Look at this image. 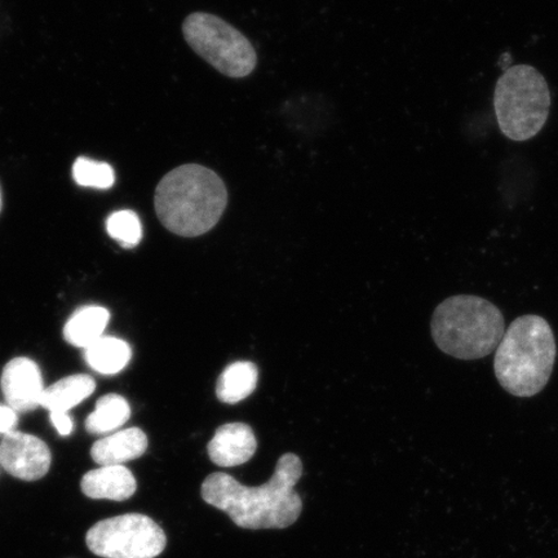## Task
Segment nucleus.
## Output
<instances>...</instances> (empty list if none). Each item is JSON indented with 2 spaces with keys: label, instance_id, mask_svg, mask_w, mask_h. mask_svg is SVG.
I'll use <instances>...</instances> for the list:
<instances>
[{
  "label": "nucleus",
  "instance_id": "nucleus-7",
  "mask_svg": "<svg viewBox=\"0 0 558 558\" xmlns=\"http://www.w3.org/2000/svg\"><path fill=\"white\" fill-rule=\"evenodd\" d=\"M86 544L102 558H156L163 554L167 536L148 515L128 513L95 523Z\"/></svg>",
  "mask_w": 558,
  "mask_h": 558
},
{
  "label": "nucleus",
  "instance_id": "nucleus-5",
  "mask_svg": "<svg viewBox=\"0 0 558 558\" xmlns=\"http://www.w3.org/2000/svg\"><path fill=\"white\" fill-rule=\"evenodd\" d=\"M550 93L546 78L533 66L515 65L497 82L494 109L501 134L512 142H527L546 124Z\"/></svg>",
  "mask_w": 558,
  "mask_h": 558
},
{
  "label": "nucleus",
  "instance_id": "nucleus-21",
  "mask_svg": "<svg viewBox=\"0 0 558 558\" xmlns=\"http://www.w3.org/2000/svg\"><path fill=\"white\" fill-rule=\"evenodd\" d=\"M50 417L53 427L58 429L61 436H69L72 434L74 424L72 417H70L66 413H51Z\"/></svg>",
  "mask_w": 558,
  "mask_h": 558
},
{
  "label": "nucleus",
  "instance_id": "nucleus-17",
  "mask_svg": "<svg viewBox=\"0 0 558 558\" xmlns=\"http://www.w3.org/2000/svg\"><path fill=\"white\" fill-rule=\"evenodd\" d=\"M131 409L120 395H107L96 403L93 414L87 417L86 429L89 435H107L129 422Z\"/></svg>",
  "mask_w": 558,
  "mask_h": 558
},
{
  "label": "nucleus",
  "instance_id": "nucleus-19",
  "mask_svg": "<svg viewBox=\"0 0 558 558\" xmlns=\"http://www.w3.org/2000/svg\"><path fill=\"white\" fill-rule=\"evenodd\" d=\"M107 230L111 239L124 248L136 247L143 239L142 221L130 209L111 214L107 221Z\"/></svg>",
  "mask_w": 558,
  "mask_h": 558
},
{
  "label": "nucleus",
  "instance_id": "nucleus-10",
  "mask_svg": "<svg viewBox=\"0 0 558 558\" xmlns=\"http://www.w3.org/2000/svg\"><path fill=\"white\" fill-rule=\"evenodd\" d=\"M257 441L253 428L244 423L221 425L207 445L211 462L219 466L247 463L255 456Z\"/></svg>",
  "mask_w": 558,
  "mask_h": 558
},
{
  "label": "nucleus",
  "instance_id": "nucleus-16",
  "mask_svg": "<svg viewBox=\"0 0 558 558\" xmlns=\"http://www.w3.org/2000/svg\"><path fill=\"white\" fill-rule=\"evenodd\" d=\"M131 348L125 341L102 337L86 349V361L90 368L104 375L121 373L131 360Z\"/></svg>",
  "mask_w": 558,
  "mask_h": 558
},
{
  "label": "nucleus",
  "instance_id": "nucleus-9",
  "mask_svg": "<svg viewBox=\"0 0 558 558\" xmlns=\"http://www.w3.org/2000/svg\"><path fill=\"white\" fill-rule=\"evenodd\" d=\"M2 390L7 403L16 413L40 407L45 388L38 365L24 357L10 361L3 369Z\"/></svg>",
  "mask_w": 558,
  "mask_h": 558
},
{
  "label": "nucleus",
  "instance_id": "nucleus-18",
  "mask_svg": "<svg viewBox=\"0 0 558 558\" xmlns=\"http://www.w3.org/2000/svg\"><path fill=\"white\" fill-rule=\"evenodd\" d=\"M73 178L76 184L95 190H109L116 183V173L111 166L85 157L75 160Z\"/></svg>",
  "mask_w": 558,
  "mask_h": 558
},
{
  "label": "nucleus",
  "instance_id": "nucleus-15",
  "mask_svg": "<svg viewBox=\"0 0 558 558\" xmlns=\"http://www.w3.org/2000/svg\"><path fill=\"white\" fill-rule=\"evenodd\" d=\"M259 372L253 362L240 361L229 365L216 384V396L225 403H239L254 392Z\"/></svg>",
  "mask_w": 558,
  "mask_h": 558
},
{
  "label": "nucleus",
  "instance_id": "nucleus-20",
  "mask_svg": "<svg viewBox=\"0 0 558 558\" xmlns=\"http://www.w3.org/2000/svg\"><path fill=\"white\" fill-rule=\"evenodd\" d=\"M16 423V411L10 407H2V404H0V434H10V432L15 429Z\"/></svg>",
  "mask_w": 558,
  "mask_h": 558
},
{
  "label": "nucleus",
  "instance_id": "nucleus-13",
  "mask_svg": "<svg viewBox=\"0 0 558 558\" xmlns=\"http://www.w3.org/2000/svg\"><path fill=\"white\" fill-rule=\"evenodd\" d=\"M96 383L88 375H72L45 389L40 407L50 413H68L94 393Z\"/></svg>",
  "mask_w": 558,
  "mask_h": 558
},
{
  "label": "nucleus",
  "instance_id": "nucleus-12",
  "mask_svg": "<svg viewBox=\"0 0 558 558\" xmlns=\"http://www.w3.org/2000/svg\"><path fill=\"white\" fill-rule=\"evenodd\" d=\"M148 450V437L140 428H129L104 437L90 449L94 462L101 466L122 465L142 458Z\"/></svg>",
  "mask_w": 558,
  "mask_h": 558
},
{
  "label": "nucleus",
  "instance_id": "nucleus-3",
  "mask_svg": "<svg viewBox=\"0 0 558 558\" xmlns=\"http://www.w3.org/2000/svg\"><path fill=\"white\" fill-rule=\"evenodd\" d=\"M556 357V339L548 320L526 314L506 330L495 353V376L507 393L529 399L546 388Z\"/></svg>",
  "mask_w": 558,
  "mask_h": 558
},
{
  "label": "nucleus",
  "instance_id": "nucleus-8",
  "mask_svg": "<svg viewBox=\"0 0 558 558\" xmlns=\"http://www.w3.org/2000/svg\"><path fill=\"white\" fill-rule=\"evenodd\" d=\"M52 456L40 438L12 430L0 444V465L23 481L44 478L51 469Z\"/></svg>",
  "mask_w": 558,
  "mask_h": 558
},
{
  "label": "nucleus",
  "instance_id": "nucleus-6",
  "mask_svg": "<svg viewBox=\"0 0 558 558\" xmlns=\"http://www.w3.org/2000/svg\"><path fill=\"white\" fill-rule=\"evenodd\" d=\"M183 33L192 50L229 78H244L254 72L257 62L254 46L225 20L195 12L185 19Z\"/></svg>",
  "mask_w": 558,
  "mask_h": 558
},
{
  "label": "nucleus",
  "instance_id": "nucleus-14",
  "mask_svg": "<svg viewBox=\"0 0 558 558\" xmlns=\"http://www.w3.org/2000/svg\"><path fill=\"white\" fill-rule=\"evenodd\" d=\"M109 319V312L101 306H85L69 318L64 327V338L69 344L87 349L102 338Z\"/></svg>",
  "mask_w": 558,
  "mask_h": 558
},
{
  "label": "nucleus",
  "instance_id": "nucleus-1",
  "mask_svg": "<svg viewBox=\"0 0 558 558\" xmlns=\"http://www.w3.org/2000/svg\"><path fill=\"white\" fill-rule=\"evenodd\" d=\"M303 463L295 453L279 458L274 476L257 487L244 486L230 474L218 472L202 484V499L226 512L236 526L248 530L286 529L303 512V500L295 492Z\"/></svg>",
  "mask_w": 558,
  "mask_h": 558
},
{
  "label": "nucleus",
  "instance_id": "nucleus-11",
  "mask_svg": "<svg viewBox=\"0 0 558 558\" xmlns=\"http://www.w3.org/2000/svg\"><path fill=\"white\" fill-rule=\"evenodd\" d=\"M82 493L89 499L124 501L137 490L134 474L123 465L101 466L82 477Z\"/></svg>",
  "mask_w": 558,
  "mask_h": 558
},
{
  "label": "nucleus",
  "instance_id": "nucleus-4",
  "mask_svg": "<svg viewBox=\"0 0 558 558\" xmlns=\"http://www.w3.org/2000/svg\"><path fill=\"white\" fill-rule=\"evenodd\" d=\"M430 332L439 351L474 361L498 348L506 332L504 313L488 300L474 295L451 296L437 306Z\"/></svg>",
  "mask_w": 558,
  "mask_h": 558
},
{
  "label": "nucleus",
  "instance_id": "nucleus-2",
  "mask_svg": "<svg viewBox=\"0 0 558 558\" xmlns=\"http://www.w3.org/2000/svg\"><path fill=\"white\" fill-rule=\"evenodd\" d=\"M228 191L218 173L201 165H183L159 181L155 195L158 219L171 233L199 236L221 219Z\"/></svg>",
  "mask_w": 558,
  "mask_h": 558
},
{
  "label": "nucleus",
  "instance_id": "nucleus-22",
  "mask_svg": "<svg viewBox=\"0 0 558 558\" xmlns=\"http://www.w3.org/2000/svg\"><path fill=\"white\" fill-rule=\"evenodd\" d=\"M0 211H2V193H0Z\"/></svg>",
  "mask_w": 558,
  "mask_h": 558
}]
</instances>
